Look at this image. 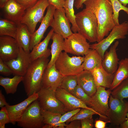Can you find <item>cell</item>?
<instances>
[{
  "mask_svg": "<svg viewBox=\"0 0 128 128\" xmlns=\"http://www.w3.org/2000/svg\"><path fill=\"white\" fill-rule=\"evenodd\" d=\"M96 17L98 23L97 42L107 36L115 26L113 11L110 0H87L84 3Z\"/></svg>",
  "mask_w": 128,
  "mask_h": 128,
  "instance_id": "obj_1",
  "label": "cell"
},
{
  "mask_svg": "<svg viewBox=\"0 0 128 128\" xmlns=\"http://www.w3.org/2000/svg\"><path fill=\"white\" fill-rule=\"evenodd\" d=\"M50 54V50L48 49L44 55L32 61L23 76L22 82L28 97L37 93L41 88L43 75L49 61L48 58Z\"/></svg>",
  "mask_w": 128,
  "mask_h": 128,
  "instance_id": "obj_2",
  "label": "cell"
},
{
  "mask_svg": "<svg viewBox=\"0 0 128 128\" xmlns=\"http://www.w3.org/2000/svg\"><path fill=\"white\" fill-rule=\"evenodd\" d=\"M75 15L78 32L90 42L97 41L98 23L94 13L85 8Z\"/></svg>",
  "mask_w": 128,
  "mask_h": 128,
  "instance_id": "obj_3",
  "label": "cell"
},
{
  "mask_svg": "<svg viewBox=\"0 0 128 128\" xmlns=\"http://www.w3.org/2000/svg\"><path fill=\"white\" fill-rule=\"evenodd\" d=\"M84 59V57H70L67 53L62 52L55 64L56 69L63 76L77 75L84 70L82 64Z\"/></svg>",
  "mask_w": 128,
  "mask_h": 128,
  "instance_id": "obj_4",
  "label": "cell"
},
{
  "mask_svg": "<svg viewBox=\"0 0 128 128\" xmlns=\"http://www.w3.org/2000/svg\"><path fill=\"white\" fill-rule=\"evenodd\" d=\"M50 5L48 0H38L34 5L25 10L20 23L26 25L32 34L35 31L38 23L42 21L45 10Z\"/></svg>",
  "mask_w": 128,
  "mask_h": 128,
  "instance_id": "obj_5",
  "label": "cell"
},
{
  "mask_svg": "<svg viewBox=\"0 0 128 128\" xmlns=\"http://www.w3.org/2000/svg\"><path fill=\"white\" fill-rule=\"evenodd\" d=\"M17 123L18 126L23 128H42L44 124L41 108L37 99L27 107Z\"/></svg>",
  "mask_w": 128,
  "mask_h": 128,
  "instance_id": "obj_6",
  "label": "cell"
},
{
  "mask_svg": "<svg viewBox=\"0 0 128 128\" xmlns=\"http://www.w3.org/2000/svg\"><path fill=\"white\" fill-rule=\"evenodd\" d=\"M37 93V99L42 109L62 114L68 111L64 105L56 97L55 91L51 88L41 87Z\"/></svg>",
  "mask_w": 128,
  "mask_h": 128,
  "instance_id": "obj_7",
  "label": "cell"
},
{
  "mask_svg": "<svg viewBox=\"0 0 128 128\" xmlns=\"http://www.w3.org/2000/svg\"><path fill=\"white\" fill-rule=\"evenodd\" d=\"M128 34V22L125 21L115 25L109 34L101 41L90 45V49L96 50L104 58L105 53L112 44L116 39H123Z\"/></svg>",
  "mask_w": 128,
  "mask_h": 128,
  "instance_id": "obj_8",
  "label": "cell"
},
{
  "mask_svg": "<svg viewBox=\"0 0 128 128\" xmlns=\"http://www.w3.org/2000/svg\"><path fill=\"white\" fill-rule=\"evenodd\" d=\"M109 109L107 115L110 123L114 125H120L125 120L128 112V102L122 101L110 95Z\"/></svg>",
  "mask_w": 128,
  "mask_h": 128,
  "instance_id": "obj_9",
  "label": "cell"
},
{
  "mask_svg": "<svg viewBox=\"0 0 128 128\" xmlns=\"http://www.w3.org/2000/svg\"><path fill=\"white\" fill-rule=\"evenodd\" d=\"M97 91L91 97L90 106L98 113L100 117L103 120L109 121L107 115L109 110V99L112 91L110 89L106 90L105 87H97Z\"/></svg>",
  "mask_w": 128,
  "mask_h": 128,
  "instance_id": "obj_10",
  "label": "cell"
},
{
  "mask_svg": "<svg viewBox=\"0 0 128 128\" xmlns=\"http://www.w3.org/2000/svg\"><path fill=\"white\" fill-rule=\"evenodd\" d=\"M87 39L78 32L73 33L64 39L63 50L65 52L78 56L86 54L90 49Z\"/></svg>",
  "mask_w": 128,
  "mask_h": 128,
  "instance_id": "obj_11",
  "label": "cell"
},
{
  "mask_svg": "<svg viewBox=\"0 0 128 128\" xmlns=\"http://www.w3.org/2000/svg\"><path fill=\"white\" fill-rule=\"evenodd\" d=\"M70 23L64 8L56 9L50 25L54 32L61 36L64 39L67 38L73 33Z\"/></svg>",
  "mask_w": 128,
  "mask_h": 128,
  "instance_id": "obj_12",
  "label": "cell"
},
{
  "mask_svg": "<svg viewBox=\"0 0 128 128\" xmlns=\"http://www.w3.org/2000/svg\"><path fill=\"white\" fill-rule=\"evenodd\" d=\"M20 47L16 39L7 36L0 37V59L7 62L16 58Z\"/></svg>",
  "mask_w": 128,
  "mask_h": 128,
  "instance_id": "obj_13",
  "label": "cell"
},
{
  "mask_svg": "<svg viewBox=\"0 0 128 128\" xmlns=\"http://www.w3.org/2000/svg\"><path fill=\"white\" fill-rule=\"evenodd\" d=\"M29 53L20 47L19 53L16 58L4 62L10 69L13 75L23 76L25 74L32 61Z\"/></svg>",
  "mask_w": 128,
  "mask_h": 128,
  "instance_id": "obj_14",
  "label": "cell"
},
{
  "mask_svg": "<svg viewBox=\"0 0 128 128\" xmlns=\"http://www.w3.org/2000/svg\"><path fill=\"white\" fill-rule=\"evenodd\" d=\"M55 94L57 98L64 105L68 111L80 108L88 109L96 112L72 94L61 88L58 87L55 91Z\"/></svg>",
  "mask_w": 128,
  "mask_h": 128,
  "instance_id": "obj_15",
  "label": "cell"
},
{
  "mask_svg": "<svg viewBox=\"0 0 128 128\" xmlns=\"http://www.w3.org/2000/svg\"><path fill=\"white\" fill-rule=\"evenodd\" d=\"M47 9L46 13L39 28L32 34L30 48V51H31L35 45L40 42L43 38L44 34L47 29L49 26H50L56 9L51 5H49Z\"/></svg>",
  "mask_w": 128,
  "mask_h": 128,
  "instance_id": "obj_16",
  "label": "cell"
},
{
  "mask_svg": "<svg viewBox=\"0 0 128 128\" xmlns=\"http://www.w3.org/2000/svg\"><path fill=\"white\" fill-rule=\"evenodd\" d=\"M37 93H34L19 104L14 105H8L5 106L10 119V123L15 124L20 119L27 107L33 102L37 100Z\"/></svg>",
  "mask_w": 128,
  "mask_h": 128,
  "instance_id": "obj_17",
  "label": "cell"
},
{
  "mask_svg": "<svg viewBox=\"0 0 128 128\" xmlns=\"http://www.w3.org/2000/svg\"><path fill=\"white\" fill-rule=\"evenodd\" d=\"M63 77L56 69L55 64L47 67L43 75L41 87L50 88L55 91L60 87Z\"/></svg>",
  "mask_w": 128,
  "mask_h": 128,
  "instance_id": "obj_18",
  "label": "cell"
},
{
  "mask_svg": "<svg viewBox=\"0 0 128 128\" xmlns=\"http://www.w3.org/2000/svg\"><path fill=\"white\" fill-rule=\"evenodd\" d=\"M119 42L116 41L110 47L109 50L105 52L102 62V67L107 72L114 74L118 67L119 63L116 52V48Z\"/></svg>",
  "mask_w": 128,
  "mask_h": 128,
  "instance_id": "obj_19",
  "label": "cell"
},
{
  "mask_svg": "<svg viewBox=\"0 0 128 128\" xmlns=\"http://www.w3.org/2000/svg\"><path fill=\"white\" fill-rule=\"evenodd\" d=\"M7 19L18 24L25 13L26 9L15 0H9L4 7Z\"/></svg>",
  "mask_w": 128,
  "mask_h": 128,
  "instance_id": "obj_20",
  "label": "cell"
},
{
  "mask_svg": "<svg viewBox=\"0 0 128 128\" xmlns=\"http://www.w3.org/2000/svg\"><path fill=\"white\" fill-rule=\"evenodd\" d=\"M77 77L78 85L88 95L92 97L96 92L97 87L91 72L84 70Z\"/></svg>",
  "mask_w": 128,
  "mask_h": 128,
  "instance_id": "obj_21",
  "label": "cell"
},
{
  "mask_svg": "<svg viewBox=\"0 0 128 128\" xmlns=\"http://www.w3.org/2000/svg\"><path fill=\"white\" fill-rule=\"evenodd\" d=\"M32 34L25 25L18 24L15 39L19 46L26 52L30 53Z\"/></svg>",
  "mask_w": 128,
  "mask_h": 128,
  "instance_id": "obj_22",
  "label": "cell"
},
{
  "mask_svg": "<svg viewBox=\"0 0 128 128\" xmlns=\"http://www.w3.org/2000/svg\"><path fill=\"white\" fill-rule=\"evenodd\" d=\"M103 59L95 50L90 49L85 55L82 65L84 70L91 72L102 67Z\"/></svg>",
  "mask_w": 128,
  "mask_h": 128,
  "instance_id": "obj_23",
  "label": "cell"
},
{
  "mask_svg": "<svg viewBox=\"0 0 128 128\" xmlns=\"http://www.w3.org/2000/svg\"><path fill=\"white\" fill-rule=\"evenodd\" d=\"M97 87L101 86L110 89L112 85L114 74L110 73L102 67L91 72Z\"/></svg>",
  "mask_w": 128,
  "mask_h": 128,
  "instance_id": "obj_24",
  "label": "cell"
},
{
  "mask_svg": "<svg viewBox=\"0 0 128 128\" xmlns=\"http://www.w3.org/2000/svg\"><path fill=\"white\" fill-rule=\"evenodd\" d=\"M51 39L52 40L51 46V57L47 67H50L55 64L59 55L63 50L64 38L62 36L54 32Z\"/></svg>",
  "mask_w": 128,
  "mask_h": 128,
  "instance_id": "obj_25",
  "label": "cell"
},
{
  "mask_svg": "<svg viewBox=\"0 0 128 128\" xmlns=\"http://www.w3.org/2000/svg\"><path fill=\"white\" fill-rule=\"evenodd\" d=\"M41 111L44 124L43 128H65L66 124L65 123H59L62 114L45 110L41 109Z\"/></svg>",
  "mask_w": 128,
  "mask_h": 128,
  "instance_id": "obj_26",
  "label": "cell"
},
{
  "mask_svg": "<svg viewBox=\"0 0 128 128\" xmlns=\"http://www.w3.org/2000/svg\"><path fill=\"white\" fill-rule=\"evenodd\" d=\"M128 78V57L121 59L119 62L118 69L110 89L111 91L118 86L123 81Z\"/></svg>",
  "mask_w": 128,
  "mask_h": 128,
  "instance_id": "obj_27",
  "label": "cell"
},
{
  "mask_svg": "<svg viewBox=\"0 0 128 128\" xmlns=\"http://www.w3.org/2000/svg\"><path fill=\"white\" fill-rule=\"evenodd\" d=\"M54 32V30L52 28L45 39L34 47L29 53L31 61L41 57L47 52L48 50L47 47L49 41Z\"/></svg>",
  "mask_w": 128,
  "mask_h": 128,
  "instance_id": "obj_28",
  "label": "cell"
},
{
  "mask_svg": "<svg viewBox=\"0 0 128 128\" xmlns=\"http://www.w3.org/2000/svg\"><path fill=\"white\" fill-rule=\"evenodd\" d=\"M23 76L15 75L12 78L0 76V85L4 88L7 94H14L17 91L18 86L22 81Z\"/></svg>",
  "mask_w": 128,
  "mask_h": 128,
  "instance_id": "obj_29",
  "label": "cell"
},
{
  "mask_svg": "<svg viewBox=\"0 0 128 128\" xmlns=\"http://www.w3.org/2000/svg\"><path fill=\"white\" fill-rule=\"evenodd\" d=\"M18 24L7 19H0V35L7 36L15 39Z\"/></svg>",
  "mask_w": 128,
  "mask_h": 128,
  "instance_id": "obj_30",
  "label": "cell"
},
{
  "mask_svg": "<svg viewBox=\"0 0 128 128\" xmlns=\"http://www.w3.org/2000/svg\"><path fill=\"white\" fill-rule=\"evenodd\" d=\"M75 0H65L64 8L66 15L72 25L71 30L73 33L78 32V28L76 24L75 15L73 9Z\"/></svg>",
  "mask_w": 128,
  "mask_h": 128,
  "instance_id": "obj_31",
  "label": "cell"
},
{
  "mask_svg": "<svg viewBox=\"0 0 128 128\" xmlns=\"http://www.w3.org/2000/svg\"><path fill=\"white\" fill-rule=\"evenodd\" d=\"M111 95L113 97L122 101L128 98V78L112 91Z\"/></svg>",
  "mask_w": 128,
  "mask_h": 128,
  "instance_id": "obj_32",
  "label": "cell"
},
{
  "mask_svg": "<svg viewBox=\"0 0 128 128\" xmlns=\"http://www.w3.org/2000/svg\"><path fill=\"white\" fill-rule=\"evenodd\" d=\"M77 75L64 76L60 87L72 94L78 85Z\"/></svg>",
  "mask_w": 128,
  "mask_h": 128,
  "instance_id": "obj_33",
  "label": "cell"
},
{
  "mask_svg": "<svg viewBox=\"0 0 128 128\" xmlns=\"http://www.w3.org/2000/svg\"><path fill=\"white\" fill-rule=\"evenodd\" d=\"M111 4L113 11V18L115 25L119 24V13L121 10L128 13V7L122 5L119 0H110Z\"/></svg>",
  "mask_w": 128,
  "mask_h": 128,
  "instance_id": "obj_34",
  "label": "cell"
},
{
  "mask_svg": "<svg viewBox=\"0 0 128 128\" xmlns=\"http://www.w3.org/2000/svg\"><path fill=\"white\" fill-rule=\"evenodd\" d=\"M72 94L87 105L90 106L91 97L86 93L78 85Z\"/></svg>",
  "mask_w": 128,
  "mask_h": 128,
  "instance_id": "obj_35",
  "label": "cell"
},
{
  "mask_svg": "<svg viewBox=\"0 0 128 128\" xmlns=\"http://www.w3.org/2000/svg\"><path fill=\"white\" fill-rule=\"evenodd\" d=\"M99 114L97 112L91 110L81 108L76 114L68 120L67 122H69L74 120H80L92 116L94 114Z\"/></svg>",
  "mask_w": 128,
  "mask_h": 128,
  "instance_id": "obj_36",
  "label": "cell"
},
{
  "mask_svg": "<svg viewBox=\"0 0 128 128\" xmlns=\"http://www.w3.org/2000/svg\"><path fill=\"white\" fill-rule=\"evenodd\" d=\"M10 123L8 112L5 106L1 108L0 110V128H5L6 124Z\"/></svg>",
  "mask_w": 128,
  "mask_h": 128,
  "instance_id": "obj_37",
  "label": "cell"
},
{
  "mask_svg": "<svg viewBox=\"0 0 128 128\" xmlns=\"http://www.w3.org/2000/svg\"><path fill=\"white\" fill-rule=\"evenodd\" d=\"M81 108H78L75 110L68 111L62 114L59 123H65L73 116L77 113Z\"/></svg>",
  "mask_w": 128,
  "mask_h": 128,
  "instance_id": "obj_38",
  "label": "cell"
},
{
  "mask_svg": "<svg viewBox=\"0 0 128 128\" xmlns=\"http://www.w3.org/2000/svg\"><path fill=\"white\" fill-rule=\"evenodd\" d=\"M0 73L6 76H9L13 74L10 69L1 59H0Z\"/></svg>",
  "mask_w": 128,
  "mask_h": 128,
  "instance_id": "obj_39",
  "label": "cell"
},
{
  "mask_svg": "<svg viewBox=\"0 0 128 128\" xmlns=\"http://www.w3.org/2000/svg\"><path fill=\"white\" fill-rule=\"evenodd\" d=\"M81 128H92L93 127L92 116L81 120Z\"/></svg>",
  "mask_w": 128,
  "mask_h": 128,
  "instance_id": "obj_40",
  "label": "cell"
},
{
  "mask_svg": "<svg viewBox=\"0 0 128 128\" xmlns=\"http://www.w3.org/2000/svg\"><path fill=\"white\" fill-rule=\"evenodd\" d=\"M26 9L34 5L38 0H15Z\"/></svg>",
  "mask_w": 128,
  "mask_h": 128,
  "instance_id": "obj_41",
  "label": "cell"
},
{
  "mask_svg": "<svg viewBox=\"0 0 128 128\" xmlns=\"http://www.w3.org/2000/svg\"><path fill=\"white\" fill-rule=\"evenodd\" d=\"M50 5H52L56 9H59L64 7V0H48Z\"/></svg>",
  "mask_w": 128,
  "mask_h": 128,
  "instance_id": "obj_42",
  "label": "cell"
},
{
  "mask_svg": "<svg viewBox=\"0 0 128 128\" xmlns=\"http://www.w3.org/2000/svg\"><path fill=\"white\" fill-rule=\"evenodd\" d=\"M68 124H66V128H81V124L80 120H74L70 122Z\"/></svg>",
  "mask_w": 128,
  "mask_h": 128,
  "instance_id": "obj_43",
  "label": "cell"
},
{
  "mask_svg": "<svg viewBox=\"0 0 128 128\" xmlns=\"http://www.w3.org/2000/svg\"><path fill=\"white\" fill-rule=\"evenodd\" d=\"M108 123L110 122L109 121L105 122L100 119L96 120L95 121V127L96 128H105Z\"/></svg>",
  "mask_w": 128,
  "mask_h": 128,
  "instance_id": "obj_44",
  "label": "cell"
},
{
  "mask_svg": "<svg viewBox=\"0 0 128 128\" xmlns=\"http://www.w3.org/2000/svg\"><path fill=\"white\" fill-rule=\"evenodd\" d=\"M8 105L6 101L5 97L2 94L1 90L0 91V107L2 108Z\"/></svg>",
  "mask_w": 128,
  "mask_h": 128,
  "instance_id": "obj_45",
  "label": "cell"
},
{
  "mask_svg": "<svg viewBox=\"0 0 128 128\" xmlns=\"http://www.w3.org/2000/svg\"><path fill=\"white\" fill-rule=\"evenodd\" d=\"M87 0H75L74 5L77 9L83 8L84 3Z\"/></svg>",
  "mask_w": 128,
  "mask_h": 128,
  "instance_id": "obj_46",
  "label": "cell"
},
{
  "mask_svg": "<svg viewBox=\"0 0 128 128\" xmlns=\"http://www.w3.org/2000/svg\"><path fill=\"white\" fill-rule=\"evenodd\" d=\"M126 117L127 119L125 120L120 125L121 128H128V112L127 113Z\"/></svg>",
  "mask_w": 128,
  "mask_h": 128,
  "instance_id": "obj_47",
  "label": "cell"
},
{
  "mask_svg": "<svg viewBox=\"0 0 128 128\" xmlns=\"http://www.w3.org/2000/svg\"><path fill=\"white\" fill-rule=\"evenodd\" d=\"M9 0H0V7L3 8L6 3Z\"/></svg>",
  "mask_w": 128,
  "mask_h": 128,
  "instance_id": "obj_48",
  "label": "cell"
},
{
  "mask_svg": "<svg viewBox=\"0 0 128 128\" xmlns=\"http://www.w3.org/2000/svg\"><path fill=\"white\" fill-rule=\"evenodd\" d=\"M121 3L126 6L128 4V0H119Z\"/></svg>",
  "mask_w": 128,
  "mask_h": 128,
  "instance_id": "obj_49",
  "label": "cell"
},
{
  "mask_svg": "<svg viewBox=\"0 0 128 128\" xmlns=\"http://www.w3.org/2000/svg\"><path fill=\"white\" fill-rule=\"evenodd\" d=\"M127 14L128 15V14Z\"/></svg>",
  "mask_w": 128,
  "mask_h": 128,
  "instance_id": "obj_50",
  "label": "cell"
},
{
  "mask_svg": "<svg viewBox=\"0 0 128 128\" xmlns=\"http://www.w3.org/2000/svg\"></svg>",
  "mask_w": 128,
  "mask_h": 128,
  "instance_id": "obj_51",
  "label": "cell"
}]
</instances>
